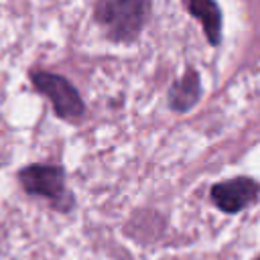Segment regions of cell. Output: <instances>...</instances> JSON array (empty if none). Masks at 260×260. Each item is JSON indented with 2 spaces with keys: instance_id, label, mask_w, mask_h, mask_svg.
<instances>
[{
  "instance_id": "6da1fadb",
  "label": "cell",
  "mask_w": 260,
  "mask_h": 260,
  "mask_svg": "<svg viewBox=\"0 0 260 260\" xmlns=\"http://www.w3.org/2000/svg\"><path fill=\"white\" fill-rule=\"evenodd\" d=\"M150 16V0H95L93 20L112 43H132Z\"/></svg>"
},
{
  "instance_id": "7a4b0ae2",
  "label": "cell",
  "mask_w": 260,
  "mask_h": 260,
  "mask_svg": "<svg viewBox=\"0 0 260 260\" xmlns=\"http://www.w3.org/2000/svg\"><path fill=\"white\" fill-rule=\"evenodd\" d=\"M18 181L30 197L45 199L59 213H71L77 205L67 189V171L61 165H26L18 171Z\"/></svg>"
},
{
  "instance_id": "3957f363",
  "label": "cell",
  "mask_w": 260,
  "mask_h": 260,
  "mask_svg": "<svg viewBox=\"0 0 260 260\" xmlns=\"http://www.w3.org/2000/svg\"><path fill=\"white\" fill-rule=\"evenodd\" d=\"M32 87L49 98L53 112L57 118L67 120V122H77L85 114V104L77 91V87L63 75L51 73V71H41L35 69L28 73Z\"/></svg>"
},
{
  "instance_id": "277c9868",
  "label": "cell",
  "mask_w": 260,
  "mask_h": 260,
  "mask_svg": "<svg viewBox=\"0 0 260 260\" xmlns=\"http://www.w3.org/2000/svg\"><path fill=\"white\" fill-rule=\"evenodd\" d=\"M211 201L223 213H240L252 205L260 195V185L250 177H236L223 183H215L209 191Z\"/></svg>"
},
{
  "instance_id": "5b68a950",
  "label": "cell",
  "mask_w": 260,
  "mask_h": 260,
  "mask_svg": "<svg viewBox=\"0 0 260 260\" xmlns=\"http://www.w3.org/2000/svg\"><path fill=\"white\" fill-rule=\"evenodd\" d=\"M201 98V79L195 69H187L169 89V106L177 114L189 112Z\"/></svg>"
},
{
  "instance_id": "8992f818",
  "label": "cell",
  "mask_w": 260,
  "mask_h": 260,
  "mask_svg": "<svg viewBox=\"0 0 260 260\" xmlns=\"http://www.w3.org/2000/svg\"><path fill=\"white\" fill-rule=\"evenodd\" d=\"M189 12L201 22L209 45H217L221 39V12L215 0H189Z\"/></svg>"
},
{
  "instance_id": "52a82bcc",
  "label": "cell",
  "mask_w": 260,
  "mask_h": 260,
  "mask_svg": "<svg viewBox=\"0 0 260 260\" xmlns=\"http://www.w3.org/2000/svg\"><path fill=\"white\" fill-rule=\"evenodd\" d=\"M256 260H260V258H256Z\"/></svg>"
}]
</instances>
